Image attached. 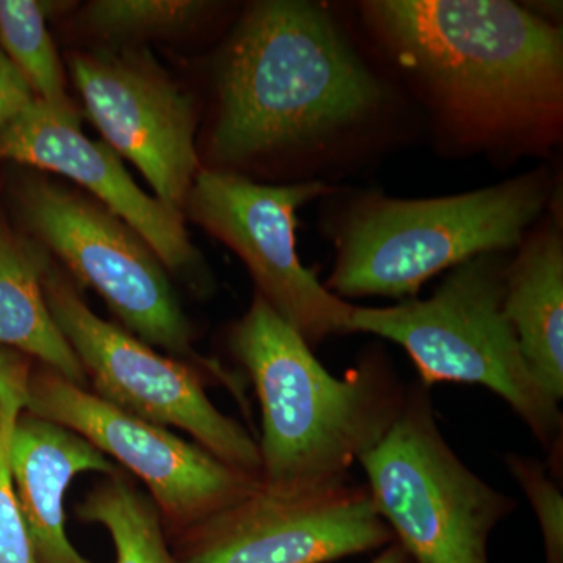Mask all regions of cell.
<instances>
[{
	"instance_id": "1",
	"label": "cell",
	"mask_w": 563,
	"mask_h": 563,
	"mask_svg": "<svg viewBox=\"0 0 563 563\" xmlns=\"http://www.w3.org/2000/svg\"><path fill=\"white\" fill-rule=\"evenodd\" d=\"M209 157L221 172L317 143L384 98L329 14L295 0L252 5L214 65Z\"/></svg>"
},
{
	"instance_id": "2",
	"label": "cell",
	"mask_w": 563,
	"mask_h": 563,
	"mask_svg": "<svg viewBox=\"0 0 563 563\" xmlns=\"http://www.w3.org/2000/svg\"><path fill=\"white\" fill-rule=\"evenodd\" d=\"M366 16L448 117L483 136L561 120L562 33L504 0H383Z\"/></svg>"
},
{
	"instance_id": "3",
	"label": "cell",
	"mask_w": 563,
	"mask_h": 563,
	"mask_svg": "<svg viewBox=\"0 0 563 563\" xmlns=\"http://www.w3.org/2000/svg\"><path fill=\"white\" fill-rule=\"evenodd\" d=\"M232 354L262 409L261 474L277 490H318L347 481L401 412L406 388L388 363L368 357L332 376L310 344L261 295L232 325Z\"/></svg>"
},
{
	"instance_id": "4",
	"label": "cell",
	"mask_w": 563,
	"mask_h": 563,
	"mask_svg": "<svg viewBox=\"0 0 563 563\" xmlns=\"http://www.w3.org/2000/svg\"><path fill=\"white\" fill-rule=\"evenodd\" d=\"M504 272L493 254L455 266L429 299L352 309L347 332H366L402 346L421 384L483 385L509 404L548 453L562 451L563 418L526 365L503 312Z\"/></svg>"
},
{
	"instance_id": "5",
	"label": "cell",
	"mask_w": 563,
	"mask_h": 563,
	"mask_svg": "<svg viewBox=\"0 0 563 563\" xmlns=\"http://www.w3.org/2000/svg\"><path fill=\"white\" fill-rule=\"evenodd\" d=\"M540 181L518 179L450 198L366 199L347 214L328 290L413 298L432 276L512 247L544 202Z\"/></svg>"
},
{
	"instance_id": "6",
	"label": "cell",
	"mask_w": 563,
	"mask_h": 563,
	"mask_svg": "<svg viewBox=\"0 0 563 563\" xmlns=\"http://www.w3.org/2000/svg\"><path fill=\"white\" fill-rule=\"evenodd\" d=\"M358 463L377 514L415 563H488L490 533L515 501L451 450L429 387L406 388L398 418Z\"/></svg>"
},
{
	"instance_id": "7",
	"label": "cell",
	"mask_w": 563,
	"mask_h": 563,
	"mask_svg": "<svg viewBox=\"0 0 563 563\" xmlns=\"http://www.w3.org/2000/svg\"><path fill=\"white\" fill-rule=\"evenodd\" d=\"M13 198L32 240L77 285L98 292L132 335L176 357L209 366L235 384L221 366L196 354L190 321L165 266L131 225L96 199L43 174L22 176Z\"/></svg>"
},
{
	"instance_id": "8",
	"label": "cell",
	"mask_w": 563,
	"mask_h": 563,
	"mask_svg": "<svg viewBox=\"0 0 563 563\" xmlns=\"http://www.w3.org/2000/svg\"><path fill=\"white\" fill-rule=\"evenodd\" d=\"M44 296L58 329L79 358L95 395L161 426L190 433L214 457L252 476L261 474L258 443L240 422L220 412L190 363L166 357L131 332L98 317L79 285L49 258Z\"/></svg>"
},
{
	"instance_id": "9",
	"label": "cell",
	"mask_w": 563,
	"mask_h": 563,
	"mask_svg": "<svg viewBox=\"0 0 563 563\" xmlns=\"http://www.w3.org/2000/svg\"><path fill=\"white\" fill-rule=\"evenodd\" d=\"M24 412L79 433L135 474L150 490L163 526L177 536L240 501L261 483L198 443L111 406L43 365L31 373Z\"/></svg>"
},
{
	"instance_id": "10",
	"label": "cell",
	"mask_w": 563,
	"mask_h": 563,
	"mask_svg": "<svg viewBox=\"0 0 563 563\" xmlns=\"http://www.w3.org/2000/svg\"><path fill=\"white\" fill-rule=\"evenodd\" d=\"M324 190L318 181L276 187L235 172L201 169L184 209V217L239 254L257 295L309 344L347 333L354 309L303 268L296 252V210Z\"/></svg>"
},
{
	"instance_id": "11",
	"label": "cell",
	"mask_w": 563,
	"mask_h": 563,
	"mask_svg": "<svg viewBox=\"0 0 563 563\" xmlns=\"http://www.w3.org/2000/svg\"><path fill=\"white\" fill-rule=\"evenodd\" d=\"M68 68L107 146L140 169L158 201L184 214L201 172L191 92L140 46L73 51Z\"/></svg>"
},
{
	"instance_id": "12",
	"label": "cell",
	"mask_w": 563,
	"mask_h": 563,
	"mask_svg": "<svg viewBox=\"0 0 563 563\" xmlns=\"http://www.w3.org/2000/svg\"><path fill=\"white\" fill-rule=\"evenodd\" d=\"M181 563H328L395 543L366 485L257 487L180 533Z\"/></svg>"
},
{
	"instance_id": "13",
	"label": "cell",
	"mask_w": 563,
	"mask_h": 563,
	"mask_svg": "<svg viewBox=\"0 0 563 563\" xmlns=\"http://www.w3.org/2000/svg\"><path fill=\"white\" fill-rule=\"evenodd\" d=\"M0 162H14L76 181L139 233L166 269L190 276L201 255L185 217L146 195L106 143L85 136L80 118L65 117L35 99L0 131Z\"/></svg>"
},
{
	"instance_id": "14",
	"label": "cell",
	"mask_w": 563,
	"mask_h": 563,
	"mask_svg": "<svg viewBox=\"0 0 563 563\" xmlns=\"http://www.w3.org/2000/svg\"><path fill=\"white\" fill-rule=\"evenodd\" d=\"M14 492L36 563H95L70 543L65 498L81 473L120 472L79 433L22 412L11 440Z\"/></svg>"
},
{
	"instance_id": "15",
	"label": "cell",
	"mask_w": 563,
	"mask_h": 563,
	"mask_svg": "<svg viewBox=\"0 0 563 563\" xmlns=\"http://www.w3.org/2000/svg\"><path fill=\"white\" fill-rule=\"evenodd\" d=\"M503 312L526 365L555 402L563 398V246L554 225L536 233L504 272Z\"/></svg>"
},
{
	"instance_id": "16",
	"label": "cell",
	"mask_w": 563,
	"mask_h": 563,
	"mask_svg": "<svg viewBox=\"0 0 563 563\" xmlns=\"http://www.w3.org/2000/svg\"><path fill=\"white\" fill-rule=\"evenodd\" d=\"M51 254L0 220V347L33 357L87 387L79 358L52 317L43 274Z\"/></svg>"
},
{
	"instance_id": "17",
	"label": "cell",
	"mask_w": 563,
	"mask_h": 563,
	"mask_svg": "<svg viewBox=\"0 0 563 563\" xmlns=\"http://www.w3.org/2000/svg\"><path fill=\"white\" fill-rule=\"evenodd\" d=\"M76 515L85 523L107 529L117 563H181L166 544L157 506L122 470L103 476L76 507Z\"/></svg>"
},
{
	"instance_id": "18",
	"label": "cell",
	"mask_w": 563,
	"mask_h": 563,
	"mask_svg": "<svg viewBox=\"0 0 563 563\" xmlns=\"http://www.w3.org/2000/svg\"><path fill=\"white\" fill-rule=\"evenodd\" d=\"M58 3L0 0V47L27 81L35 99L65 117L80 118L66 88L60 55L47 29Z\"/></svg>"
},
{
	"instance_id": "19",
	"label": "cell",
	"mask_w": 563,
	"mask_h": 563,
	"mask_svg": "<svg viewBox=\"0 0 563 563\" xmlns=\"http://www.w3.org/2000/svg\"><path fill=\"white\" fill-rule=\"evenodd\" d=\"M213 7L196 0H92L73 24L81 35L99 41V47H136L195 31Z\"/></svg>"
},
{
	"instance_id": "20",
	"label": "cell",
	"mask_w": 563,
	"mask_h": 563,
	"mask_svg": "<svg viewBox=\"0 0 563 563\" xmlns=\"http://www.w3.org/2000/svg\"><path fill=\"white\" fill-rule=\"evenodd\" d=\"M31 373L25 355L0 347V563H36L10 463L11 440L25 410Z\"/></svg>"
},
{
	"instance_id": "21",
	"label": "cell",
	"mask_w": 563,
	"mask_h": 563,
	"mask_svg": "<svg viewBox=\"0 0 563 563\" xmlns=\"http://www.w3.org/2000/svg\"><path fill=\"white\" fill-rule=\"evenodd\" d=\"M507 466L523 488L542 531L547 563H563V496L543 462L509 454Z\"/></svg>"
},
{
	"instance_id": "22",
	"label": "cell",
	"mask_w": 563,
	"mask_h": 563,
	"mask_svg": "<svg viewBox=\"0 0 563 563\" xmlns=\"http://www.w3.org/2000/svg\"><path fill=\"white\" fill-rule=\"evenodd\" d=\"M33 101L27 81L0 47V131Z\"/></svg>"
},
{
	"instance_id": "23",
	"label": "cell",
	"mask_w": 563,
	"mask_h": 563,
	"mask_svg": "<svg viewBox=\"0 0 563 563\" xmlns=\"http://www.w3.org/2000/svg\"><path fill=\"white\" fill-rule=\"evenodd\" d=\"M372 563H415L398 543L388 544Z\"/></svg>"
}]
</instances>
